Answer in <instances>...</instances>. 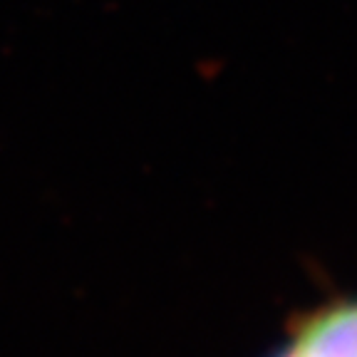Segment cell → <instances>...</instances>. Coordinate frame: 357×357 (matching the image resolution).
Instances as JSON below:
<instances>
[{"mask_svg": "<svg viewBox=\"0 0 357 357\" xmlns=\"http://www.w3.org/2000/svg\"><path fill=\"white\" fill-rule=\"evenodd\" d=\"M273 357H357V296L303 315Z\"/></svg>", "mask_w": 357, "mask_h": 357, "instance_id": "6da1fadb", "label": "cell"}]
</instances>
